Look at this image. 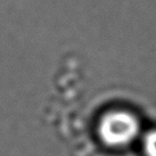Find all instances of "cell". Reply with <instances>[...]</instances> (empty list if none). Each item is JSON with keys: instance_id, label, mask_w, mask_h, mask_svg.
<instances>
[{"instance_id": "cell-1", "label": "cell", "mask_w": 156, "mask_h": 156, "mask_svg": "<svg viewBox=\"0 0 156 156\" xmlns=\"http://www.w3.org/2000/svg\"><path fill=\"white\" fill-rule=\"evenodd\" d=\"M140 124L132 113L115 109L106 113L99 122V137L109 147H123L138 137Z\"/></svg>"}, {"instance_id": "cell-2", "label": "cell", "mask_w": 156, "mask_h": 156, "mask_svg": "<svg viewBox=\"0 0 156 156\" xmlns=\"http://www.w3.org/2000/svg\"><path fill=\"white\" fill-rule=\"evenodd\" d=\"M143 149L146 156H156V129L148 131L143 139Z\"/></svg>"}]
</instances>
